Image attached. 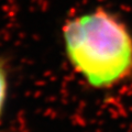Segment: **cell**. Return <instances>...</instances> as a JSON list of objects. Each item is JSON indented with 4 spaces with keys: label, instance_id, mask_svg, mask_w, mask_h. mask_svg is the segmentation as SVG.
Here are the masks:
<instances>
[{
    "label": "cell",
    "instance_id": "obj_1",
    "mask_svg": "<svg viewBox=\"0 0 132 132\" xmlns=\"http://www.w3.org/2000/svg\"><path fill=\"white\" fill-rule=\"evenodd\" d=\"M65 55L94 89H109L132 76V33L125 21L98 7L66 20L62 28Z\"/></svg>",
    "mask_w": 132,
    "mask_h": 132
},
{
    "label": "cell",
    "instance_id": "obj_2",
    "mask_svg": "<svg viewBox=\"0 0 132 132\" xmlns=\"http://www.w3.org/2000/svg\"><path fill=\"white\" fill-rule=\"evenodd\" d=\"M8 93H9V68L8 61L0 56V119L7 104Z\"/></svg>",
    "mask_w": 132,
    "mask_h": 132
}]
</instances>
